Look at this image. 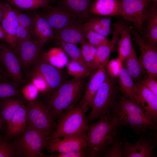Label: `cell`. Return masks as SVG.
<instances>
[{
    "label": "cell",
    "instance_id": "cell-17",
    "mask_svg": "<svg viewBox=\"0 0 157 157\" xmlns=\"http://www.w3.org/2000/svg\"><path fill=\"white\" fill-rule=\"evenodd\" d=\"M46 8L41 14L47 20L55 34L69 24L78 20L72 14L62 6H48Z\"/></svg>",
    "mask_w": 157,
    "mask_h": 157
},
{
    "label": "cell",
    "instance_id": "cell-40",
    "mask_svg": "<svg viewBox=\"0 0 157 157\" xmlns=\"http://www.w3.org/2000/svg\"><path fill=\"white\" fill-rule=\"evenodd\" d=\"M13 8L16 14L19 25L28 29L33 34L35 19L34 13L33 15L25 13L22 12V11Z\"/></svg>",
    "mask_w": 157,
    "mask_h": 157
},
{
    "label": "cell",
    "instance_id": "cell-32",
    "mask_svg": "<svg viewBox=\"0 0 157 157\" xmlns=\"http://www.w3.org/2000/svg\"><path fill=\"white\" fill-rule=\"evenodd\" d=\"M43 54L45 59L51 64L59 69L67 65L69 62L67 55L58 47L52 48Z\"/></svg>",
    "mask_w": 157,
    "mask_h": 157
},
{
    "label": "cell",
    "instance_id": "cell-4",
    "mask_svg": "<svg viewBox=\"0 0 157 157\" xmlns=\"http://www.w3.org/2000/svg\"><path fill=\"white\" fill-rule=\"evenodd\" d=\"M120 95L116 78L107 73L94 98L91 110L86 116L87 124L94 122L110 112Z\"/></svg>",
    "mask_w": 157,
    "mask_h": 157
},
{
    "label": "cell",
    "instance_id": "cell-49",
    "mask_svg": "<svg viewBox=\"0 0 157 157\" xmlns=\"http://www.w3.org/2000/svg\"><path fill=\"white\" fill-rule=\"evenodd\" d=\"M2 66L1 63V49H0V70L1 69H2Z\"/></svg>",
    "mask_w": 157,
    "mask_h": 157
},
{
    "label": "cell",
    "instance_id": "cell-2",
    "mask_svg": "<svg viewBox=\"0 0 157 157\" xmlns=\"http://www.w3.org/2000/svg\"><path fill=\"white\" fill-rule=\"evenodd\" d=\"M122 126L129 127L137 134L145 133L149 130L157 131V123L148 118L133 101L121 95L110 112Z\"/></svg>",
    "mask_w": 157,
    "mask_h": 157
},
{
    "label": "cell",
    "instance_id": "cell-33",
    "mask_svg": "<svg viewBox=\"0 0 157 157\" xmlns=\"http://www.w3.org/2000/svg\"><path fill=\"white\" fill-rule=\"evenodd\" d=\"M56 43L58 47L61 48L72 60L78 62L89 71L82 57L80 49L76 45L58 40H56Z\"/></svg>",
    "mask_w": 157,
    "mask_h": 157
},
{
    "label": "cell",
    "instance_id": "cell-15",
    "mask_svg": "<svg viewBox=\"0 0 157 157\" xmlns=\"http://www.w3.org/2000/svg\"><path fill=\"white\" fill-rule=\"evenodd\" d=\"M86 136L57 138L47 140L44 149L50 154L82 151L86 147Z\"/></svg>",
    "mask_w": 157,
    "mask_h": 157
},
{
    "label": "cell",
    "instance_id": "cell-29",
    "mask_svg": "<svg viewBox=\"0 0 157 157\" xmlns=\"http://www.w3.org/2000/svg\"><path fill=\"white\" fill-rule=\"evenodd\" d=\"M122 62H124V66L135 84L139 83L142 78L148 73L140 63L133 47L130 54Z\"/></svg>",
    "mask_w": 157,
    "mask_h": 157
},
{
    "label": "cell",
    "instance_id": "cell-34",
    "mask_svg": "<svg viewBox=\"0 0 157 157\" xmlns=\"http://www.w3.org/2000/svg\"><path fill=\"white\" fill-rule=\"evenodd\" d=\"M13 8L21 11H30L48 6L45 0H6Z\"/></svg>",
    "mask_w": 157,
    "mask_h": 157
},
{
    "label": "cell",
    "instance_id": "cell-26",
    "mask_svg": "<svg viewBox=\"0 0 157 157\" xmlns=\"http://www.w3.org/2000/svg\"><path fill=\"white\" fill-rule=\"evenodd\" d=\"M119 11L118 0H95L90 9V14L104 17L119 15Z\"/></svg>",
    "mask_w": 157,
    "mask_h": 157
},
{
    "label": "cell",
    "instance_id": "cell-45",
    "mask_svg": "<svg viewBox=\"0 0 157 157\" xmlns=\"http://www.w3.org/2000/svg\"><path fill=\"white\" fill-rule=\"evenodd\" d=\"M0 40L7 43V38L6 34L0 24Z\"/></svg>",
    "mask_w": 157,
    "mask_h": 157
},
{
    "label": "cell",
    "instance_id": "cell-48",
    "mask_svg": "<svg viewBox=\"0 0 157 157\" xmlns=\"http://www.w3.org/2000/svg\"><path fill=\"white\" fill-rule=\"evenodd\" d=\"M152 3L157 4V0H152Z\"/></svg>",
    "mask_w": 157,
    "mask_h": 157
},
{
    "label": "cell",
    "instance_id": "cell-23",
    "mask_svg": "<svg viewBox=\"0 0 157 157\" xmlns=\"http://www.w3.org/2000/svg\"><path fill=\"white\" fill-rule=\"evenodd\" d=\"M0 106L1 117L5 126L15 113L22 106L26 104L27 100L22 94L1 99Z\"/></svg>",
    "mask_w": 157,
    "mask_h": 157
},
{
    "label": "cell",
    "instance_id": "cell-27",
    "mask_svg": "<svg viewBox=\"0 0 157 157\" xmlns=\"http://www.w3.org/2000/svg\"><path fill=\"white\" fill-rule=\"evenodd\" d=\"M116 80L121 95L134 101V96L136 85L123 64Z\"/></svg>",
    "mask_w": 157,
    "mask_h": 157
},
{
    "label": "cell",
    "instance_id": "cell-11",
    "mask_svg": "<svg viewBox=\"0 0 157 157\" xmlns=\"http://www.w3.org/2000/svg\"><path fill=\"white\" fill-rule=\"evenodd\" d=\"M131 33L140 51L138 60L149 74L157 76V46L156 44L144 40L135 29Z\"/></svg>",
    "mask_w": 157,
    "mask_h": 157
},
{
    "label": "cell",
    "instance_id": "cell-3",
    "mask_svg": "<svg viewBox=\"0 0 157 157\" xmlns=\"http://www.w3.org/2000/svg\"><path fill=\"white\" fill-rule=\"evenodd\" d=\"M84 78H73L64 82L57 88L45 96V104L56 120L66 110L76 105L82 94Z\"/></svg>",
    "mask_w": 157,
    "mask_h": 157
},
{
    "label": "cell",
    "instance_id": "cell-10",
    "mask_svg": "<svg viewBox=\"0 0 157 157\" xmlns=\"http://www.w3.org/2000/svg\"><path fill=\"white\" fill-rule=\"evenodd\" d=\"M119 15L125 21L132 23L140 34L143 22L152 0H119Z\"/></svg>",
    "mask_w": 157,
    "mask_h": 157
},
{
    "label": "cell",
    "instance_id": "cell-24",
    "mask_svg": "<svg viewBox=\"0 0 157 157\" xmlns=\"http://www.w3.org/2000/svg\"><path fill=\"white\" fill-rule=\"evenodd\" d=\"M26 104L22 106L15 113L9 121L5 135L8 139L17 137L26 129Z\"/></svg>",
    "mask_w": 157,
    "mask_h": 157
},
{
    "label": "cell",
    "instance_id": "cell-42",
    "mask_svg": "<svg viewBox=\"0 0 157 157\" xmlns=\"http://www.w3.org/2000/svg\"><path fill=\"white\" fill-rule=\"evenodd\" d=\"M122 65V62L118 58L111 60L106 65L108 74L110 76L116 78Z\"/></svg>",
    "mask_w": 157,
    "mask_h": 157
},
{
    "label": "cell",
    "instance_id": "cell-36",
    "mask_svg": "<svg viewBox=\"0 0 157 157\" xmlns=\"http://www.w3.org/2000/svg\"><path fill=\"white\" fill-rule=\"evenodd\" d=\"M123 147V143L119 137L114 143L99 152L98 157H122Z\"/></svg>",
    "mask_w": 157,
    "mask_h": 157
},
{
    "label": "cell",
    "instance_id": "cell-37",
    "mask_svg": "<svg viewBox=\"0 0 157 157\" xmlns=\"http://www.w3.org/2000/svg\"><path fill=\"white\" fill-rule=\"evenodd\" d=\"M68 74L75 78H84L90 76L91 73L78 62L71 60L67 65Z\"/></svg>",
    "mask_w": 157,
    "mask_h": 157
},
{
    "label": "cell",
    "instance_id": "cell-21",
    "mask_svg": "<svg viewBox=\"0 0 157 157\" xmlns=\"http://www.w3.org/2000/svg\"><path fill=\"white\" fill-rule=\"evenodd\" d=\"M140 34L147 41L157 44V4L151 3L148 8L143 22Z\"/></svg>",
    "mask_w": 157,
    "mask_h": 157
},
{
    "label": "cell",
    "instance_id": "cell-43",
    "mask_svg": "<svg viewBox=\"0 0 157 157\" xmlns=\"http://www.w3.org/2000/svg\"><path fill=\"white\" fill-rule=\"evenodd\" d=\"M49 157H90L88 152L85 150L73 151L61 154L55 153L49 156Z\"/></svg>",
    "mask_w": 157,
    "mask_h": 157
},
{
    "label": "cell",
    "instance_id": "cell-16",
    "mask_svg": "<svg viewBox=\"0 0 157 157\" xmlns=\"http://www.w3.org/2000/svg\"><path fill=\"white\" fill-rule=\"evenodd\" d=\"M121 24V22L114 23L111 40L107 44L96 47L95 56L90 68L92 73L105 67L108 63L110 53L113 50L119 36Z\"/></svg>",
    "mask_w": 157,
    "mask_h": 157
},
{
    "label": "cell",
    "instance_id": "cell-30",
    "mask_svg": "<svg viewBox=\"0 0 157 157\" xmlns=\"http://www.w3.org/2000/svg\"><path fill=\"white\" fill-rule=\"evenodd\" d=\"M83 24L85 27L106 36L113 32L110 17L104 16L88 18Z\"/></svg>",
    "mask_w": 157,
    "mask_h": 157
},
{
    "label": "cell",
    "instance_id": "cell-39",
    "mask_svg": "<svg viewBox=\"0 0 157 157\" xmlns=\"http://www.w3.org/2000/svg\"><path fill=\"white\" fill-rule=\"evenodd\" d=\"M83 26L86 40L91 45L96 47L101 45L106 44L109 42L108 36L97 33L84 26Z\"/></svg>",
    "mask_w": 157,
    "mask_h": 157
},
{
    "label": "cell",
    "instance_id": "cell-19",
    "mask_svg": "<svg viewBox=\"0 0 157 157\" xmlns=\"http://www.w3.org/2000/svg\"><path fill=\"white\" fill-rule=\"evenodd\" d=\"M3 4V13L0 24L6 34L7 43L13 48L16 42V34L19 24L14 8L8 3Z\"/></svg>",
    "mask_w": 157,
    "mask_h": 157
},
{
    "label": "cell",
    "instance_id": "cell-14",
    "mask_svg": "<svg viewBox=\"0 0 157 157\" xmlns=\"http://www.w3.org/2000/svg\"><path fill=\"white\" fill-rule=\"evenodd\" d=\"M136 85L134 101L148 118L157 123V96L141 82Z\"/></svg>",
    "mask_w": 157,
    "mask_h": 157
},
{
    "label": "cell",
    "instance_id": "cell-41",
    "mask_svg": "<svg viewBox=\"0 0 157 157\" xmlns=\"http://www.w3.org/2000/svg\"><path fill=\"white\" fill-rule=\"evenodd\" d=\"M140 82L157 96V76L151 75L147 73L142 78Z\"/></svg>",
    "mask_w": 157,
    "mask_h": 157
},
{
    "label": "cell",
    "instance_id": "cell-38",
    "mask_svg": "<svg viewBox=\"0 0 157 157\" xmlns=\"http://www.w3.org/2000/svg\"><path fill=\"white\" fill-rule=\"evenodd\" d=\"M80 44V49L82 56L91 72L90 68L95 56L96 47L89 44L86 40L82 41Z\"/></svg>",
    "mask_w": 157,
    "mask_h": 157
},
{
    "label": "cell",
    "instance_id": "cell-28",
    "mask_svg": "<svg viewBox=\"0 0 157 157\" xmlns=\"http://www.w3.org/2000/svg\"><path fill=\"white\" fill-rule=\"evenodd\" d=\"M132 28L131 26L121 22L120 37L117 43L118 45V58L122 62L129 55L133 48L130 34Z\"/></svg>",
    "mask_w": 157,
    "mask_h": 157
},
{
    "label": "cell",
    "instance_id": "cell-7",
    "mask_svg": "<svg viewBox=\"0 0 157 157\" xmlns=\"http://www.w3.org/2000/svg\"><path fill=\"white\" fill-rule=\"evenodd\" d=\"M25 70L26 76L31 79L40 78L46 83L47 88L44 93L46 96L57 88L63 81V76L59 69L51 64L43 54Z\"/></svg>",
    "mask_w": 157,
    "mask_h": 157
},
{
    "label": "cell",
    "instance_id": "cell-13",
    "mask_svg": "<svg viewBox=\"0 0 157 157\" xmlns=\"http://www.w3.org/2000/svg\"><path fill=\"white\" fill-rule=\"evenodd\" d=\"M43 45L35 40L16 42L12 49L19 59L22 70H26L42 54Z\"/></svg>",
    "mask_w": 157,
    "mask_h": 157
},
{
    "label": "cell",
    "instance_id": "cell-31",
    "mask_svg": "<svg viewBox=\"0 0 157 157\" xmlns=\"http://www.w3.org/2000/svg\"><path fill=\"white\" fill-rule=\"evenodd\" d=\"M22 89L5 75L0 74V99L19 95Z\"/></svg>",
    "mask_w": 157,
    "mask_h": 157
},
{
    "label": "cell",
    "instance_id": "cell-6",
    "mask_svg": "<svg viewBox=\"0 0 157 157\" xmlns=\"http://www.w3.org/2000/svg\"><path fill=\"white\" fill-rule=\"evenodd\" d=\"M26 106L27 126L49 136L55 130L57 123L46 104L37 97L27 100Z\"/></svg>",
    "mask_w": 157,
    "mask_h": 157
},
{
    "label": "cell",
    "instance_id": "cell-9",
    "mask_svg": "<svg viewBox=\"0 0 157 157\" xmlns=\"http://www.w3.org/2000/svg\"><path fill=\"white\" fill-rule=\"evenodd\" d=\"M157 131H148L140 135L138 141L134 143L124 140L122 157H156L154 150L157 145Z\"/></svg>",
    "mask_w": 157,
    "mask_h": 157
},
{
    "label": "cell",
    "instance_id": "cell-22",
    "mask_svg": "<svg viewBox=\"0 0 157 157\" xmlns=\"http://www.w3.org/2000/svg\"><path fill=\"white\" fill-rule=\"evenodd\" d=\"M60 6L64 8L82 23L88 19L92 4L91 0H58Z\"/></svg>",
    "mask_w": 157,
    "mask_h": 157
},
{
    "label": "cell",
    "instance_id": "cell-46",
    "mask_svg": "<svg viewBox=\"0 0 157 157\" xmlns=\"http://www.w3.org/2000/svg\"><path fill=\"white\" fill-rule=\"evenodd\" d=\"M6 128L1 117L0 106V131L3 130Z\"/></svg>",
    "mask_w": 157,
    "mask_h": 157
},
{
    "label": "cell",
    "instance_id": "cell-8",
    "mask_svg": "<svg viewBox=\"0 0 157 157\" xmlns=\"http://www.w3.org/2000/svg\"><path fill=\"white\" fill-rule=\"evenodd\" d=\"M14 141L19 157H49L43 154L47 142L45 135L27 126L25 130Z\"/></svg>",
    "mask_w": 157,
    "mask_h": 157
},
{
    "label": "cell",
    "instance_id": "cell-1",
    "mask_svg": "<svg viewBox=\"0 0 157 157\" xmlns=\"http://www.w3.org/2000/svg\"><path fill=\"white\" fill-rule=\"evenodd\" d=\"M122 127L110 113L87 124L85 150L90 157H97L99 152L114 143L120 137Z\"/></svg>",
    "mask_w": 157,
    "mask_h": 157
},
{
    "label": "cell",
    "instance_id": "cell-20",
    "mask_svg": "<svg viewBox=\"0 0 157 157\" xmlns=\"http://www.w3.org/2000/svg\"><path fill=\"white\" fill-rule=\"evenodd\" d=\"M55 34L54 39L76 45L86 40L83 23L78 20L69 24Z\"/></svg>",
    "mask_w": 157,
    "mask_h": 157
},
{
    "label": "cell",
    "instance_id": "cell-12",
    "mask_svg": "<svg viewBox=\"0 0 157 157\" xmlns=\"http://www.w3.org/2000/svg\"><path fill=\"white\" fill-rule=\"evenodd\" d=\"M0 47L1 63L4 74L23 88L26 82L23 76L17 56L10 47L0 44Z\"/></svg>",
    "mask_w": 157,
    "mask_h": 157
},
{
    "label": "cell",
    "instance_id": "cell-47",
    "mask_svg": "<svg viewBox=\"0 0 157 157\" xmlns=\"http://www.w3.org/2000/svg\"><path fill=\"white\" fill-rule=\"evenodd\" d=\"M3 3L0 2V23L3 16Z\"/></svg>",
    "mask_w": 157,
    "mask_h": 157
},
{
    "label": "cell",
    "instance_id": "cell-18",
    "mask_svg": "<svg viewBox=\"0 0 157 157\" xmlns=\"http://www.w3.org/2000/svg\"><path fill=\"white\" fill-rule=\"evenodd\" d=\"M107 72L105 67L93 72L86 83L83 97L79 104L86 113L91 108L94 98L104 80Z\"/></svg>",
    "mask_w": 157,
    "mask_h": 157
},
{
    "label": "cell",
    "instance_id": "cell-5",
    "mask_svg": "<svg viewBox=\"0 0 157 157\" xmlns=\"http://www.w3.org/2000/svg\"><path fill=\"white\" fill-rule=\"evenodd\" d=\"M86 112L79 104L66 110L59 117L55 130L47 138L49 140L87 135Z\"/></svg>",
    "mask_w": 157,
    "mask_h": 157
},
{
    "label": "cell",
    "instance_id": "cell-44",
    "mask_svg": "<svg viewBox=\"0 0 157 157\" xmlns=\"http://www.w3.org/2000/svg\"><path fill=\"white\" fill-rule=\"evenodd\" d=\"M32 34L28 29L19 25L16 34V42L31 39Z\"/></svg>",
    "mask_w": 157,
    "mask_h": 157
},
{
    "label": "cell",
    "instance_id": "cell-25",
    "mask_svg": "<svg viewBox=\"0 0 157 157\" xmlns=\"http://www.w3.org/2000/svg\"><path fill=\"white\" fill-rule=\"evenodd\" d=\"M33 29L37 40L44 44L51 39H54L55 34L46 19L41 14L35 12Z\"/></svg>",
    "mask_w": 157,
    "mask_h": 157
},
{
    "label": "cell",
    "instance_id": "cell-35",
    "mask_svg": "<svg viewBox=\"0 0 157 157\" xmlns=\"http://www.w3.org/2000/svg\"><path fill=\"white\" fill-rule=\"evenodd\" d=\"M17 157L19 156L14 142L0 135V157Z\"/></svg>",
    "mask_w": 157,
    "mask_h": 157
},
{
    "label": "cell",
    "instance_id": "cell-50",
    "mask_svg": "<svg viewBox=\"0 0 157 157\" xmlns=\"http://www.w3.org/2000/svg\"><path fill=\"white\" fill-rule=\"evenodd\" d=\"M46 0L49 3H50L53 1L54 0Z\"/></svg>",
    "mask_w": 157,
    "mask_h": 157
}]
</instances>
